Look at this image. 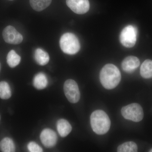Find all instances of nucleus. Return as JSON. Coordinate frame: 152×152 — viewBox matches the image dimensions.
Segmentation results:
<instances>
[{
    "label": "nucleus",
    "mask_w": 152,
    "mask_h": 152,
    "mask_svg": "<svg viewBox=\"0 0 152 152\" xmlns=\"http://www.w3.org/2000/svg\"><path fill=\"white\" fill-rule=\"evenodd\" d=\"M33 85L38 90L44 89L48 85L46 75L42 72L39 73L35 76L33 80Z\"/></svg>",
    "instance_id": "nucleus-12"
},
{
    "label": "nucleus",
    "mask_w": 152,
    "mask_h": 152,
    "mask_svg": "<svg viewBox=\"0 0 152 152\" xmlns=\"http://www.w3.org/2000/svg\"><path fill=\"white\" fill-rule=\"evenodd\" d=\"M137 30L135 27L129 25L124 28L120 35V41L127 48H132L135 45Z\"/></svg>",
    "instance_id": "nucleus-5"
},
{
    "label": "nucleus",
    "mask_w": 152,
    "mask_h": 152,
    "mask_svg": "<svg viewBox=\"0 0 152 152\" xmlns=\"http://www.w3.org/2000/svg\"><path fill=\"white\" fill-rule=\"evenodd\" d=\"M140 75L143 78H152V61L148 59L144 61L140 68Z\"/></svg>",
    "instance_id": "nucleus-14"
},
{
    "label": "nucleus",
    "mask_w": 152,
    "mask_h": 152,
    "mask_svg": "<svg viewBox=\"0 0 152 152\" xmlns=\"http://www.w3.org/2000/svg\"><path fill=\"white\" fill-rule=\"evenodd\" d=\"M2 35L5 42L8 44L18 45L23 42V36L12 26H9L5 28Z\"/></svg>",
    "instance_id": "nucleus-7"
},
{
    "label": "nucleus",
    "mask_w": 152,
    "mask_h": 152,
    "mask_svg": "<svg viewBox=\"0 0 152 152\" xmlns=\"http://www.w3.org/2000/svg\"><path fill=\"white\" fill-rule=\"evenodd\" d=\"M28 149L31 152H42L43 150L35 142H31L28 145Z\"/></svg>",
    "instance_id": "nucleus-20"
},
{
    "label": "nucleus",
    "mask_w": 152,
    "mask_h": 152,
    "mask_svg": "<svg viewBox=\"0 0 152 152\" xmlns=\"http://www.w3.org/2000/svg\"><path fill=\"white\" fill-rule=\"evenodd\" d=\"M34 58L37 63L40 66L46 65L50 61V56L48 53L40 48L36 49Z\"/></svg>",
    "instance_id": "nucleus-13"
},
{
    "label": "nucleus",
    "mask_w": 152,
    "mask_h": 152,
    "mask_svg": "<svg viewBox=\"0 0 152 152\" xmlns=\"http://www.w3.org/2000/svg\"><path fill=\"white\" fill-rule=\"evenodd\" d=\"M137 144L132 141L126 142L119 146L117 149L118 152H136L137 151Z\"/></svg>",
    "instance_id": "nucleus-19"
},
{
    "label": "nucleus",
    "mask_w": 152,
    "mask_h": 152,
    "mask_svg": "<svg viewBox=\"0 0 152 152\" xmlns=\"http://www.w3.org/2000/svg\"><path fill=\"white\" fill-rule=\"evenodd\" d=\"M1 64L0 63V72H1Z\"/></svg>",
    "instance_id": "nucleus-21"
},
{
    "label": "nucleus",
    "mask_w": 152,
    "mask_h": 152,
    "mask_svg": "<svg viewBox=\"0 0 152 152\" xmlns=\"http://www.w3.org/2000/svg\"><path fill=\"white\" fill-rule=\"evenodd\" d=\"M57 139L56 134L51 129H45L41 133V142L46 148H50L55 146L57 143Z\"/></svg>",
    "instance_id": "nucleus-9"
},
{
    "label": "nucleus",
    "mask_w": 152,
    "mask_h": 152,
    "mask_svg": "<svg viewBox=\"0 0 152 152\" xmlns=\"http://www.w3.org/2000/svg\"><path fill=\"white\" fill-rule=\"evenodd\" d=\"M12 96L10 87L5 81L0 82V98L2 99H8Z\"/></svg>",
    "instance_id": "nucleus-18"
},
{
    "label": "nucleus",
    "mask_w": 152,
    "mask_h": 152,
    "mask_svg": "<svg viewBox=\"0 0 152 152\" xmlns=\"http://www.w3.org/2000/svg\"><path fill=\"white\" fill-rule=\"evenodd\" d=\"M121 111L124 118L135 122L140 121L143 118V109L140 105L137 103L131 104L125 106Z\"/></svg>",
    "instance_id": "nucleus-4"
},
{
    "label": "nucleus",
    "mask_w": 152,
    "mask_h": 152,
    "mask_svg": "<svg viewBox=\"0 0 152 152\" xmlns=\"http://www.w3.org/2000/svg\"><path fill=\"white\" fill-rule=\"evenodd\" d=\"M149 152H152V149H151L150 150V151H149Z\"/></svg>",
    "instance_id": "nucleus-22"
},
{
    "label": "nucleus",
    "mask_w": 152,
    "mask_h": 152,
    "mask_svg": "<svg viewBox=\"0 0 152 152\" xmlns=\"http://www.w3.org/2000/svg\"><path fill=\"white\" fill-rule=\"evenodd\" d=\"M66 3L73 12L79 15L86 13L89 10L88 0H66Z\"/></svg>",
    "instance_id": "nucleus-8"
},
{
    "label": "nucleus",
    "mask_w": 152,
    "mask_h": 152,
    "mask_svg": "<svg viewBox=\"0 0 152 152\" xmlns=\"http://www.w3.org/2000/svg\"><path fill=\"white\" fill-rule=\"evenodd\" d=\"M140 65V60L137 57L129 56L123 60L121 67L123 70L126 72L130 73L135 70Z\"/></svg>",
    "instance_id": "nucleus-10"
},
{
    "label": "nucleus",
    "mask_w": 152,
    "mask_h": 152,
    "mask_svg": "<svg viewBox=\"0 0 152 152\" xmlns=\"http://www.w3.org/2000/svg\"><path fill=\"white\" fill-rule=\"evenodd\" d=\"M0 149L4 152H15V146L12 139L5 137L0 142Z\"/></svg>",
    "instance_id": "nucleus-16"
},
{
    "label": "nucleus",
    "mask_w": 152,
    "mask_h": 152,
    "mask_svg": "<svg viewBox=\"0 0 152 152\" xmlns=\"http://www.w3.org/2000/svg\"><path fill=\"white\" fill-rule=\"evenodd\" d=\"M121 78L118 67L113 64H107L100 73V80L103 86L107 89L115 88L119 84Z\"/></svg>",
    "instance_id": "nucleus-1"
},
{
    "label": "nucleus",
    "mask_w": 152,
    "mask_h": 152,
    "mask_svg": "<svg viewBox=\"0 0 152 152\" xmlns=\"http://www.w3.org/2000/svg\"><path fill=\"white\" fill-rule=\"evenodd\" d=\"M52 0H30V5L33 10L41 12L50 5Z\"/></svg>",
    "instance_id": "nucleus-15"
},
{
    "label": "nucleus",
    "mask_w": 152,
    "mask_h": 152,
    "mask_svg": "<svg viewBox=\"0 0 152 152\" xmlns=\"http://www.w3.org/2000/svg\"><path fill=\"white\" fill-rule=\"evenodd\" d=\"M7 63L11 68H15L20 62L21 57L14 50H11L8 54Z\"/></svg>",
    "instance_id": "nucleus-17"
},
{
    "label": "nucleus",
    "mask_w": 152,
    "mask_h": 152,
    "mask_svg": "<svg viewBox=\"0 0 152 152\" xmlns=\"http://www.w3.org/2000/svg\"><path fill=\"white\" fill-rule=\"evenodd\" d=\"M9 1H13V0H9Z\"/></svg>",
    "instance_id": "nucleus-23"
},
{
    "label": "nucleus",
    "mask_w": 152,
    "mask_h": 152,
    "mask_svg": "<svg viewBox=\"0 0 152 152\" xmlns=\"http://www.w3.org/2000/svg\"><path fill=\"white\" fill-rule=\"evenodd\" d=\"M91 125L93 131L99 135L105 134L110 130L111 121L105 112L97 110L91 115Z\"/></svg>",
    "instance_id": "nucleus-2"
},
{
    "label": "nucleus",
    "mask_w": 152,
    "mask_h": 152,
    "mask_svg": "<svg viewBox=\"0 0 152 152\" xmlns=\"http://www.w3.org/2000/svg\"><path fill=\"white\" fill-rule=\"evenodd\" d=\"M64 91L66 97L70 102L76 103L80 100V93L77 84L74 80L69 79L65 82Z\"/></svg>",
    "instance_id": "nucleus-6"
},
{
    "label": "nucleus",
    "mask_w": 152,
    "mask_h": 152,
    "mask_svg": "<svg viewBox=\"0 0 152 152\" xmlns=\"http://www.w3.org/2000/svg\"><path fill=\"white\" fill-rule=\"evenodd\" d=\"M57 129L60 135L62 137H65L71 132L72 127L67 121L61 119L57 122Z\"/></svg>",
    "instance_id": "nucleus-11"
},
{
    "label": "nucleus",
    "mask_w": 152,
    "mask_h": 152,
    "mask_svg": "<svg viewBox=\"0 0 152 152\" xmlns=\"http://www.w3.org/2000/svg\"><path fill=\"white\" fill-rule=\"evenodd\" d=\"M0 119H1V117H0Z\"/></svg>",
    "instance_id": "nucleus-24"
},
{
    "label": "nucleus",
    "mask_w": 152,
    "mask_h": 152,
    "mask_svg": "<svg viewBox=\"0 0 152 152\" xmlns=\"http://www.w3.org/2000/svg\"><path fill=\"white\" fill-rule=\"evenodd\" d=\"M60 48L65 53L74 55L80 49V44L78 38L73 34L67 33L64 34L60 40Z\"/></svg>",
    "instance_id": "nucleus-3"
}]
</instances>
